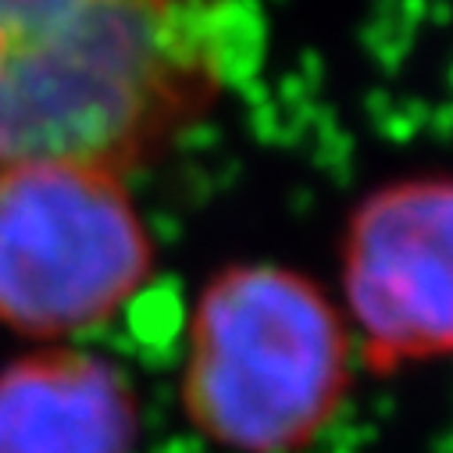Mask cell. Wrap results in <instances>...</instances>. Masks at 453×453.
Listing matches in <instances>:
<instances>
[{"label": "cell", "mask_w": 453, "mask_h": 453, "mask_svg": "<svg viewBox=\"0 0 453 453\" xmlns=\"http://www.w3.org/2000/svg\"><path fill=\"white\" fill-rule=\"evenodd\" d=\"M354 379L347 318L307 275L233 265L196 296L179 403L225 453H303L343 414Z\"/></svg>", "instance_id": "obj_2"}, {"label": "cell", "mask_w": 453, "mask_h": 453, "mask_svg": "<svg viewBox=\"0 0 453 453\" xmlns=\"http://www.w3.org/2000/svg\"><path fill=\"white\" fill-rule=\"evenodd\" d=\"M343 318L379 375L453 357V179H403L354 211Z\"/></svg>", "instance_id": "obj_4"}, {"label": "cell", "mask_w": 453, "mask_h": 453, "mask_svg": "<svg viewBox=\"0 0 453 453\" xmlns=\"http://www.w3.org/2000/svg\"><path fill=\"white\" fill-rule=\"evenodd\" d=\"M143 403L129 372L75 343L0 368V453H136Z\"/></svg>", "instance_id": "obj_5"}, {"label": "cell", "mask_w": 453, "mask_h": 453, "mask_svg": "<svg viewBox=\"0 0 453 453\" xmlns=\"http://www.w3.org/2000/svg\"><path fill=\"white\" fill-rule=\"evenodd\" d=\"M154 275V240L126 179L33 165L0 179V328L36 347L115 321Z\"/></svg>", "instance_id": "obj_3"}, {"label": "cell", "mask_w": 453, "mask_h": 453, "mask_svg": "<svg viewBox=\"0 0 453 453\" xmlns=\"http://www.w3.org/2000/svg\"><path fill=\"white\" fill-rule=\"evenodd\" d=\"M225 72L221 0H0V179L33 165L126 179Z\"/></svg>", "instance_id": "obj_1"}]
</instances>
